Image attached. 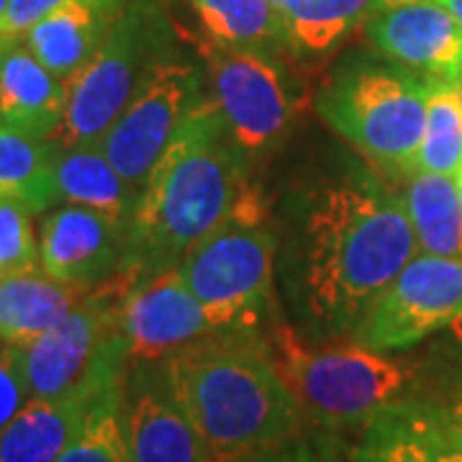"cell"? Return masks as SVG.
Wrapping results in <instances>:
<instances>
[{
  "label": "cell",
  "instance_id": "obj_22",
  "mask_svg": "<svg viewBox=\"0 0 462 462\" xmlns=\"http://www.w3.org/2000/svg\"><path fill=\"white\" fill-rule=\"evenodd\" d=\"M200 18L208 42L234 50H288L282 18L270 0H185Z\"/></svg>",
  "mask_w": 462,
  "mask_h": 462
},
{
  "label": "cell",
  "instance_id": "obj_28",
  "mask_svg": "<svg viewBox=\"0 0 462 462\" xmlns=\"http://www.w3.org/2000/svg\"><path fill=\"white\" fill-rule=\"evenodd\" d=\"M33 211L18 199H0V275L39 264Z\"/></svg>",
  "mask_w": 462,
  "mask_h": 462
},
{
  "label": "cell",
  "instance_id": "obj_17",
  "mask_svg": "<svg viewBox=\"0 0 462 462\" xmlns=\"http://www.w3.org/2000/svg\"><path fill=\"white\" fill-rule=\"evenodd\" d=\"M65 111V80L51 75L23 42L0 47V124L54 139Z\"/></svg>",
  "mask_w": 462,
  "mask_h": 462
},
{
  "label": "cell",
  "instance_id": "obj_4",
  "mask_svg": "<svg viewBox=\"0 0 462 462\" xmlns=\"http://www.w3.org/2000/svg\"><path fill=\"white\" fill-rule=\"evenodd\" d=\"M270 346L306 424L327 434L367 430L378 416L409 401L413 365L391 352L346 342H309L293 327H267Z\"/></svg>",
  "mask_w": 462,
  "mask_h": 462
},
{
  "label": "cell",
  "instance_id": "obj_7",
  "mask_svg": "<svg viewBox=\"0 0 462 462\" xmlns=\"http://www.w3.org/2000/svg\"><path fill=\"white\" fill-rule=\"evenodd\" d=\"M172 23L162 0H129L100 50L67 83V111L57 144L100 142L129 100L165 60L175 57Z\"/></svg>",
  "mask_w": 462,
  "mask_h": 462
},
{
  "label": "cell",
  "instance_id": "obj_19",
  "mask_svg": "<svg viewBox=\"0 0 462 462\" xmlns=\"http://www.w3.org/2000/svg\"><path fill=\"white\" fill-rule=\"evenodd\" d=\"M108 391L83 388L51 401H29L0 434V462H57L93 403Z\"/></svg>",
  "mask_w": 462,
  "mask_h": 462
},
{
  "label": "cell",
  "instance_id": "obj_5",
  "mask_svg": "<svg viewBox=\"0 0 462 462\" xmlns=\"http://www.w3.org/2000/svg\"><path fill=\"white\" fill-rule=\"evenodd\" d=\"M254 185L229 221L203 236L178 263L216 331L264 329L270 321L278 236Z\"/></svg>",
  "mask_w": 462,
  "mask_h": 462
},
{
  "label": "cell",
  "instance_id": "obj_11",
  "mask_svg": "<svg viewBox=\"0 0 462 462\" xmlns=\"http://www.w3.org/2000/svg\"><path fill=\"white\" fill-rule=\"evenodd\" d=\"M462 311V260L419 252L365 311L349 339L396 352L445 329Z\"/></svg>",
  "mask_w": 462,
  "mask_h": 462
},
{
  "label": "cell",
  "instance_id": "obj_39",
  "mask_svg": "<svg viewBox=\"0 0 462 462\" xmlns=\"http://www.w3.org/2000/svg\"><path fill=\"white\" fill-rule=\"evenodd\" d=\"M270 3H273V5H275V8H281V3H282V0H270ZM278 14H281V11H278Z\"/></svg>",
  "mask_w": 462,
  "mask_h": 462
},
{
  "label": "cell",
  "instance_id": "obj_37",
  "mask_svg": "<svg viewBox=\"0 0 462 462\" xmlns=\"http://www.w3.org/2000/svg\"><path fill=\"white\" fill-rule=\"evenodd\" d=\"M8 3H11V0H0V21L5 16V11H8Z\"/></svg>",
  "mask_w": 462,
  "mask_h": 462
},
{
  "label": "cell",
  "instance_id": "obj_2",
  "mask_svg": "<svg viewBox=\"0 0 462 462\" xmlns=\"http://www.w3.org/2000/svg\"><path fill=\"white\" fill-rule=\"evenodd\" d=\"M157 365L208 462H245L303 434L267 329L214 331Z\"/></svg>",
  "mask_w": 462,
  "mask_h": 462
},
{
  "label": "cell",
  "instance_id": "obj_1",
  "mask_svg": "<svg viewBox=\"0 0 462 462\" xmlns=\"http://www.w3.org/2000/svg\"><path fill=\"white\" fill-rule=\"evenodd\" d=\"M288 291L316 334L349 337L375 298L419 254L406 206L370 170L309 188L293 211Z\"/></svg>",
  "mask_w": 462,
  "mask_h": 462
},
{
  "label": "cell",
  "instance_id": "obj_26",
  "mask_svg": "<svg viewBox=\"0 0 462 462\" xmlns=\"http://www.w3.org/2000/svg\"><path fill=\"white\" fill-rule=\"evenodd\" d=\"M118 403L121 385L111 388L93 403L80 430L75 431L72 442L57 462H132L121 430Z\"/></svg>",
  "mask_w": 462,
  "mask_h": 462
},
{
  "label": "cell",
  "instance_id": "obj_38",
  "mask_svg": "<svg viewBox=\"0 0 462 462\" xmlns=\"http://www.w3.org/2000/svg\"><path fill=\"white\" fill-rule=\"evenodd\" d=\"M457 188H460V199H462V172L457 175Z\"/></svg>",
  "mask_w": 462,
  "mask_h": 462
},
{
  "label": "cell",
  "instance_id": "obj_15",
  "mask_svg": "<svg viewBox=\"0 0 462 462\" xmlns=\"http://www.w3.org/2000/svg\"><path fill=\"white\" fill-rule=\"evenodd\" d=\"M118 416L132 462H208L199 431L170 393L160 365H129Z\"/></svg>",
  "mask_w": 462,
  "mask_h": 462
},
{
  "label": "cell",
  "instance_id": "obj_10",
  "mask_svg": "<svg viewBox=\"0 0 462 462\" xmlns=\"http://www.w3.org/2000/svg\"><path fill=\"white\" fill-rule=\"evenodd\" d=\"M206 96V72L190 60L175 54L157 67L100 139L118 175L142 190L149 172Z\"/></svg>",
  "mask_w": 462,
  "mask_h": 462
},
{
  "label": "cell",
  "instance_id": "obj_20",
  "mask_svg": "<svg viewBox=\"0 0 462 462\" xmlns=\"http://www.w3.org/2000/svg\"><path fill=\"white\" fill-rule=\"evenodd\" d=\"M83 296L42 267L0 275V342L26 346L60 324Z\"/></svg>",
  "mask_w": 462,
  "mask_h": 462
},
{
  "label": "cell",
  "instance_id": "obj_30",
  "mask_svg": "<svg viewBox=\"0 0 462 462\" xmlns=\"http://www.w3.org/2000/svg\"><path fill=\"white\" fill-rule=\"evenodd\" d=\"M29 403V385L23 375L21 346L0 342V434Z\"/></svg>",
  "mask_w": 462,
  "mask_h": 462
},
{
  "label": "cell",
  "instance_id": "obj_23",
  "mask_svg": "<svg viewBox=\"0 0 462 462\" xmlns=\"http://www.w3.org/2000/svg\"><path fill=\"white\" fill-rule=\"evenodd\" d=\"M54 157V139H42L0 124V199L23 200L33 214L51 211Z\"/></svg>",
  "mask_w": 462,
  "mask_h": 462
},
{
  "label": "cell",
  "instance_id": "obj_27",
  "mask_svg": "<svg viewBox=\"0 0 462 462\" xmlns=\"http://www.w3.org/2000/svg\"><path fill=\"white\" fill-rule=\"evenodd\" d=\"M352 462H424V449L411 427L406 401L378 416L352 447Z\"/></svg>",
  "mask_w": 462,
  "mask_h": 462
},
{
  "label": "cell",
  "instance_id": "obj_24",
  "mask_svg": "<svg viewBox=\"0 0 462 462\" xmlns=\"http://www.w3.org/2000/svg\"><path fill=\"white\" fill-rule=\"evenodd\" d=\"M282 32L288 50L327 54L373 16V0H282Z\"/></svg>",
  "mask_w": 462,
  "mask_h": 462
},
{
  "label": "cell",
  "instance_id": "obj_32",
  "mask_svg": "<svg viewBox=\"0 0 462 462\" xmlns=\"http://www.w3.org/2000/svg\"><path fill=\"white\" fill-rule=\"evenodd\" d=\"M245 462H314V445L298 437L293 442H285L281 447H273L263 455H254Z\"/></svg>",
  "mask_w": 462,
  "mask_h": 462
},
{
  "label": "cell",
  "instance_id": "obj_12",
  "mask_svg": "<svg viewBox=\"0 0 462 462\" xmlns=\"http://www.w3.org/2000/svg\"><path fill=\"white\" fill-rule=\"evenodd\" d=\"M116 306L129 365H157L214 334L208 316L180 278L178 264L154 273L124 267Z\"/></svg>",
  "mask_w": 462,
  "mask_h": 462
},
{
  "label": "cell",
  "instance_id": "obj_14",
  "mask_svg": "<svg viewBox=\"0 0 462 462\" xmlns=\"http://www.w3.org/2000/svg\"><path fill=\"white\" fill-rule=\"evenodd\" d=\"M365 36L383 60L424 80L457 83L462 78V26L439 0L373 14Z\"/></svg>",
  "mask_w": 462,
  "mask_h": 462
},
{
  "label": "cell",
  "instance_id": "obj_8",
  "mask_svg": "<svg viewBox=\"0 0 462 462\" xmlns=\"http://www.w3.org/2000/svg\"><path fill=\"white\" fill-rule=\"evenodd\" d=\"M121 275L88 291L50 331L21 346L29 401H51L93 388L108 391L124 383L129 355L118 331L116 306Z\"/></svg>",
  "mask_w": 462,
  "mask_h": 462
},
{
  "label": "cell",
  "instance_id": "obj_33",
  "mask_svg": "<svg viewBox=\"0 0 462 462\" xmlns=\"http://www.w3.org/2000/svg\"><path fill=\"white\" fill-rule=\"evenodd\" d=\"M314 462H352V452L345 455L337 434H327L314 442Z\"/></svg>",
  "mask_w": 462,
  "mask_h": 462
},
{
  "label": "cell",
  "instance_id": "obj_9",
  "mask_svg": "<svg viewBox=\"0 0 462 462\" xmlns=\"http://www.w3.org/2000/svg\"><path fill=\"white\" fill-rule=\"evenodd\" d=\"M203 60L208 96L249 162L281 147L300 114L298 85L281 57L208 42Z\"/></svg>",
  "mask_w": 462,
  "mask_h": 462
},
{
  "label": "cell",
  "instance_id": "obj_3",
  "mask_svg": "<svg viewBox=\"0 0 462 462\" xmlns=\"http://www.w3.org/2000/svg\"><path fill=\"white\" fill-rule=\"evenodd\" d=\"M252 188L249 157L206 96L149 172L129 224L124 267L154 273L178 264L196 242L229 221Z\"/></svg>",
  "mask_w": 462,
  "mask_h": 462
},
{
  "label": "cell",
  "instance_id": "obj_36",
  "mask_svg": "<svg viewBox=\"0 0 462 462\" xmlns=\"http://www.w3.org/2000/svg\"><path fill=\"white\" fill-rule=\"evenodd\" d=\"M442 5H445L447 11L452 14V16L457 18V23L462 26V0H439Z\"/></svg>",
  "mask_w": 462,
  "mask_h": 462
},
{
  "label": "cell",
  "instance_id": "obj_34",
  "mask_svg": "<svg viewBox=\"0 0 462 462\" xmlns=\"http://www.w3.org/2000/svg\"><path fill=\"white\" fill-rule=\"evenodd\" d=\"M442 411L457 424L462 430V365H460V373L455 375L452 380V388H449V393H447V401L445 403H437Z\"/></svg>",
  "mask_w": 462,
  "mask_h": 462
},
{
  "label": "cell",
  "instance_id": "obj_13",
  "mask_svg": "<svg viewBox=\"0 0 462 462\" xmlns=\"http://www.w3.org/2000/svg\"><path fill=\"white\" fill-rule=\"evenodd\" d=\"M129 224L85 206H54L39 226V264L54 281L88 293L118 275Z\"/></svg>",
  "mask_w": 462,
  "mask_h": 462
},
{
  "label": "cell",
  "instance_id": "obj_16",
  "mask_svg": "<svg viewBox=\"0 0 462 462\" xmlns=\"http://www.w3.org/2000/svg\"><path fill=\"white\" fill-rule=\"evenodd\" d=\"M129 0H67L23 36L26 50L69 83L100 50Z\"/></svg>",
  "mask_w": 462,
  "mask_h": 462
},
{
  "label": "cell",
  "instance_id": "obj_21",
  "mask_svg": "<svg viewBox=\"0 0 462 462\" xmlns=\"http://www.w3.org/2000/svg\"><path fill=\"white\" fill-rule=\"evenodd\" d=\"M398 196L406 206L419 252L462 260V199L457 178L411 170L401 175Z\"/></svg>",
  "mask_w": 462,
  "mask_h": 462
},
{
  "label": "cell",
  "instance_id": "obj_29",
  "mask_svg": "<svg viewBox=\"0 0 462 462\" xmlns=\"http://www.w3.org/2000/svg\"><path fill=\"white\" fill-rule=\"evenodd\" d=\"M406 411L424 449V462H462V430L437 403L409 398Z\"/></svg>",
  "mask_w": 462,
  "mask_h": 462
},
{
  "label": "cell",
  "instance_id": "obj_25",
  "mask_svg": "<svg viewBox=\"0 0 462 462\" xmlns=\"http://www.w3.org/2000/svg\"><path fill=\"white\" fill-rule=\"evenodd\" d=\"M416 170L457 178L462 172V100L457 83L427 80V126Z\"/></svg>",
  "mask_w": 462,
  "mask_h": 462
},
{
  "label": "cell",
  "instance_id": "obj_35",
  "mask_svg": "<svg viewBox=\"0 0 462 462\" xmlns=\"http://www.w3.org/2000/svg\"><path fill=\"white\" fill-rule=\"evenodd\" d=\"M406 3H421V0H373V14L388 11V8H398V5H406Z\"/></svg>",
  "mask_w": 462,
  "mask_h": 462
},
{
  "label": "cell",
  "instance_id": "obj_40",
  "mask_svg": "<svg viewBox=\"0 0 462 462\" xmlns=\"http://www.w3.org/2000/svg\"><path fill=\"white\" fill-rule=\"evenodd\" d=\"M457 90H460V100H462V78L457 80Z\"/></svg>",
  "mask_w": 462,
  "mask_h": 462
},
{
  "label": "cell",
  "instance_id": "obj_18",
  "mask_svg": "<svg viewBox=\"0 0 462 462\" xmlns=\"http://www.w3.org/2000/svg\"><path fill=\"white\" fill-rule=\"evenodd\" d=\"M54 206H85L132 224L142 190L126 182L111 165L106 152L96 144H57L51 170Z\"/></svg>",
  "mask_w": 462,
  "mask_h": 462
},
{
  "label": "cell",
  "instance_id": "obj_6",
  "mask_svg": "<svg viewBox=\"0 0 462 462\" xmlns=\"http://www.w3.org/2000/svg\"><path fill=\"white\" fill-rule=\"evenodd\" d=\"M316 111L373 165L406 175L427 126V80L393 62L342 67L316 96Z\"/></svg>",
  "mask_w": 462,
  "mask_h": 462
},
{
  "label": "cell",
  "instance_id": "obj_31",
  "mask_svg": "<svg viewBox=\"0 0 462 462\" xmlns=\"http://www.w3.org/2000/svg\"><path fill=\"white\" fill-rule=\"evenodd\" d=\"M67 0H11L8 11L0 21V47L23 42V36L32 32L33 26L54 14Z\"/></svg>",
  "mask_w": 462,
  "mask_h": 462
}]
</instances>
